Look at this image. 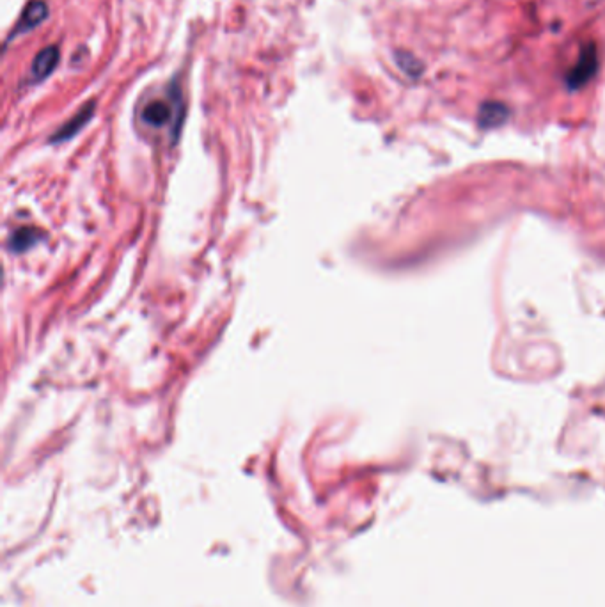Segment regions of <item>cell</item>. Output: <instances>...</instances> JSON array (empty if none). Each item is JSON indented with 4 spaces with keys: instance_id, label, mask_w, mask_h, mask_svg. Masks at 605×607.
<instances>
[{
    "instance_id": "cell-2",
    "label": "cell",
    "mask_w": 605,
    "mask_h": 607,
    "mask_svg": "<svg viewBox=\"0 0 605 607\" xmlns=\"http://www.w3.org/2000/svg\"><path fill=\"white\" fill-rule=\"evenodd\" d=\"M48 13H50V9H48V4L45 0H31V2L25 6L20 18H18L15 29L9 34L8 40H6V47H8L11 41L18 38V36H22L25 32L32 31V29H36L38 25L43 24L48 18Z\"/></svg>"
},
{
    "instance_id": "cell-3",
    "label": "cell",
    "mask_w": 605,
    "mask_h": 607,
    "mask_svg": "<svg viewBox=\"0 0 605 607\" xmlns=\"http://www.w3.org/2000/svg\"><path fill=\"white\" fill-rule=\"evenodd\" d=\"M61 61V48L57 45H48L38 52V56L34 57L31 66V82H43L47 80L55 70H57V64Z\"/></svg>"
},
{
    "instance_id": "cell-6",
    "label": "cell",
    "mask_w": 605,
    "mask_h": 607,
    "mask_svg": "<svg viewBox=\"0 0 605 607\" xmlns=\"http://www.w3.org/2000/svg\"><path fill=\"white\" fill-rule=\"evenodd\" d=\"M171 118H173V105L162 102V100L148 103L142 111V121L151 127H164L165 123L171 121Z\"/></svg>"
},
{
    "instance_id": "cell-4",
    "label": "cell",
    "mask_w": 605,
    "mask_h": 607,
    "mask_svg": "<svg viewBox=\"0 0 605 607\" xmlns=\"http://www.w3.org/2000/svg\"><path fill=\"white\" fill-rule=\"evenodd\" d=\"M95 105V102L86 103V105L73 116V119H70L59 132H55L54 137H52V142L66 141V139H70L73 135L79 134L80 130L89 123V119L93 118V114H95Z\"/></svg>"
},
{
    "instance_id": "cell-7",
    "label": "cell",
    "mask_w": 605,
    "mask_h": 607,
    "mask_svg": "<svg viewBox=\"0 0 605 607\" xmlns=\"http://www.w3.org/2000/svg\"><path fill=\"white\" fill-rule=\"evenodd\" d=\"M396 63L400 66L403 73H407L409 77H419L423 73V64L419 59L409 54V52H398L396 54Z\"/></svg>"
},
{
    "instance_id": "cell-1",
    "label": "cell",
    "mask_w": 605,
    "mask_h": 607,
    "mask_svg": "<svg viewBox=\"0 0 605 607\" xmlns=\"http://www.w3.org/2000/svg\"><path fill=\"white\" fill-rule=\"evenodd\" d=\"M597 70V47H595V43H588L586 47L582 48L579 59L572 66V70L568 71L566 86L570 87V89H581V87L586 86L597 75Z\"/></svg>"
},
{
    "instance_id": "cell-5",
    "label": "cell",
    "mask_w": 605,
    "mask_h": 607,
    "mask_svg": "<svg viewBox=\"0 0 605 607\" xmlns=\"http://www.w3.org/2000/svg\"><path fill=\"white\" fill-rule=\"evenodd\" d=\"M510 116L508 107L501 102H487L481 105L478 121L483 128H495L503 125Z\"/></svg>"
}]
</instances>
